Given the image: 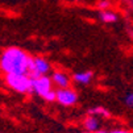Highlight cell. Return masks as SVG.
Returning <instances> with one entry per match:
<instances>
[{"mask_svg":"<svg viewBox=\"0 0 133 133\" xmlns=\"http://www.w3.org/2000/svg\"><path fill=\"white\" fill-rule=\"evenodd\" d=\"M34 65V58L28 55L24 50L18 48L7 49L0 58V69L8 74H24L30 75Z\"/></svg>","mask_w":133,"mask_h":133,"instance_id":"1","label":"cell"},{"mask_svg":"<svg viewBox=\"0 0 133 133\" xmlns=\"http://www.w3.org/2000/svg\"><path fill=\"white\" fill-rule=\"evenodd\" d=\"M7 84L20 94H32L33 90V79L29 75L24 74H8L5 77Z\"/></svg>","mask_w":133,"mask_h":133,"instance_id":"2","label":"cell"},{"mask_svg":"<svg viewBox=\"0 0 133 133\" xmlns=\"http://www.w3.org/2000/svg\"><path fill=\"white\" fill-rule=\"evenodd\" d=\"M57 102L65 107H71L78 102V95L71 88H59L57 90Z\"/></svg>","mask_w":133,"mask_h":133,"instance_id":"3","label":"cell"},{"mask_svg":"<svg viewBox=\"0 0 133 133\" xmlns=\"http://www.w3.org/2000/svg\"><path fill=\"white\" fill-rule=\"evenodd\" d=\"M51 79L48 78L46 75L44 77H38L33 79V90L37 95H40L41 98H44L46 94H49L51 91Z\"/></svg>","mask_w":133,"mask_h":133,"instance_id":"4","label":"cell"},{"mask_svg":"<svg viewBox=\"0 0 133 133\" xmlns=\"http://www.w3.org/2000/svg\"><path fill=\"white\" fill-rule=\"evenodd\" d=\"M50 71V65L46 59L41 58V57H36L34 58V65H33V69L30 71V75L29 77L32 79H36L38 77H44L48 72Z\"/></svg>","mask_w":133,"mask_h":133,"instance_id":"5","label":"cell"},{"mask_svg":"<svg viewBox=\"0 0 133 133\" xmlns=\"http://www.w3.org/2000/svg\"><path fill=\"white\" fill-rule=\"evenodd\" d=\"M51 81L59 88H69V86H70L69 77L62 71H54L53 75H51Z\"/></svg>","mask_w":133,"mask_h":133,"instance_id":"6","label":"cell"},{"mask_svg":"<svg viewBox=\"0 0 133 133\" xmlns=\"http://www.w3.org/2000/svg\"><path fill=\"white\" fill-rule=\"evenodd\" d=\"M100 127L99 120L96 119V116H88L84 119L83 121V128L86 129L87 133H94V132H98Z\"/></svg>","mask_w":133,"mask_h":133,"instance_id":"7","label":"cell"},{"mask_svg":"<svg viewBox=\"0 0 133 133\" xmlns=\"http://www.w3.org/2000/svg\"><path fill=\"white\" fill-rule=\"evenodd\" d=\"M94 77V72L92 71H82V72H75L74 74V81L77 83L81 84H88L91 82Z\"/></svg>","mask_w":133,"mask_h":133,"instance_id":"8","label":"cell"},{"mask_svg":"<svg viewBox=\"0 0 133 133\" xmlns=\"http://www.w3.org/2000/svg\"><path fill=\"white\" fill-rule=\"evenodd\" d=\"M99 18H100V21H103V23H105V24H113V23L117 21L119 16H117L115 12H112V11L109 9V11H100Z\"/></svg>","mask_w":133,"mask_h":133,"instance_id":"9","label":"cell"},{"mask_svg":"<svg viewBox=\"0 0 133 133\" xmlns=\"http://www.w3.org/2000/svg\"><path fill=\"white\" fill-rule=\"evenodd\" d=\"M88 116H102L104 119H108L111 117V112L107 111L104 107H94V108H90L87 111Z\"/></svg>","mask_w":133,"mask_h":133,"instance_id":"10","label":"cell"},{"mask_svg":"<svg viewBox=\"0 0 133 133\" xmlns=\"http://www.w3.org/2000/svg\"><path fill=\"white\" fill-rule=\"evenodd\" d=\"M111 7H112V4H111L109 0H100V2L98 3V8L100 11H109Z\"/></svg>","mask_w":133,"mask_h":133,"instance_id":"11","label":"cell"},{"mask_svg":"<svg viewBox=\"0 0 133 133\" xmlns=\"http://www.w3.org/2000/svg\"><path fill=\"white\" fill-rule=\"evenodd\" d=\"M124 103H125V105H127V107H129V108H132V109H133V92H129V94H127V95H125Z\"/></svg>","mask_w":133,"mask_h":133,"instance_id":"12","label":"cell"},{"mask_svg":"<svg viewBox=\"0 0 133 133\" xmlns=\"http://www.w3.org/2000/svg\"><path fill=\"white\" fill-rule=\"evenodd\" d=\"M121 2L124 3V5L133 13V0H121Z\"/></svg>","mask_w":133,"mask_h":133,"instance_id":"13","label":"cell"},{"mask_svg":"<svg viewBox=\"0 0 133 133\" xmlns=\"http://www.w3.org/2000/svg\"><path fill=\"white\" fill-rule=\"evenodd\" d=\"M108 133H132V132L125 130V129H113V130H111V132H108Z\"/></svg>","mask_w":133,"mask_h":133,"instance_id":"14","label":"cell"},{"mask_svg":"<svg viewBox=\"0 0 133 133\" xmlns=\"http://www.w3.org/2000/svg\"><path fill=\"white\" fill-rule=\"evenodd\" d=\"M128 34L133 38V26H130V25H129V28H128Z\"/></svg>","mask_w":133,"mask_h":133,"instance_id":"15","label":"cell"},{"mask_svg":"<svg viewBox=\"0 0 133 133\" xmlns=\"http://www.w3.org/2000/svg\"><path fill=\"white\" fill-rule=\"evenodd\" d=\"M87 133V132H86ZM94 133H107V132H103V130H98V132H94Z\"/></svg>","mask_w":133,"mask_h":133,"instance_id":"16","label":"cell"}]
</instances>
